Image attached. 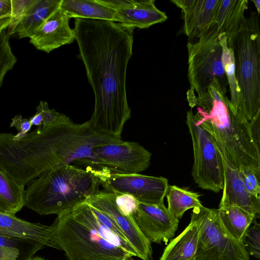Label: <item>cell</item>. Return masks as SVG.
<instances>
[{"label":"cell","instance_id":"cell-1","mask_svg":"<svg viewBox=\"0 0 260 260\" xmlns=\"http://www.w3.org/2000/svg\"><path fill=\"white\" fill-rule=\"evenodd\" d=\"M78 57L84 63L94 95L89 121L96 131L121 139L131 116L126 90L134 29L114 21L76 18L73 28Z\"/></svg>","mask_w":260,"mask_h":260},{"label":"cell","instance_id":"cell-2","mask_svg":"<svg viewBox=\"0 0 260 260\" xmlns=\"http://www.w3.org/2000/svg\"><path fill=\"white\" fill-rule=\"evenodd\" d=\"M122 141L96 131L89 120L77 123L60 113L50 124L39 126L18 141L7 136L2 152L12 178L25 185L43 173L89 159L97 145Z\"/></svg>","mask_w":260,"mask_h":260},{"label":"cell","instance_id":"cell-3","mask_svg":"<svg viewBox=\"0 0 260 260\" xmlns=\"http://www.w3.org/2000/svg\"><path fill=\"white\" fill-rule=\"evenodd\" d=\"M51 225L59 250L69 260H134L125 239L104 224L86 200L57 215Z\"/></svg>","mask_w":260,"mask_h":260},{"label":"cell","instance_id":"cell-4","mask_svg":"<svg viewBox=\"0 0 260 260\" xmlns=\"http://www.w3.org/2000/svg\"><path fill=\"white\" fill-rule=\"evenodd\" d=\"M196 124L211 135L232 166L260 169V152L252 140L249 122L234 109L226 95L211 86L196 96Z\"/></svg>","mask_w":260,"mask_h":260},{"label":"cell","instance_id":"cell-5","mask_svg":"<svg viewBox=\"0 0 260 260\" xmlns=\"http://www.w3.org/2000/svg\"><path fill=\"white\" fill-rule=\"evenodd\" d=\"M100 183L92 166L71 164L43 173L27 184L24 206L41 215H58L96 193Z\"/></svg>","mask_w":260,"mask_h":260},{"label":"cell","instance_id":"cell-6","mask_svg":"<svg viewBox=\"0 0 260 260\" xmlns=\"http://www.w3.org/2000/svg\"><path fill=\"white\" fill-rule=\"evenodd\" d=\"M259 15L251 13L236 34L227 40L233 51L238 88L237 111L248 121L260 111Z\"/></svg>","mask_w":260,"mask_h":260},{"label":"cell","instance_id":"cell-7","mask_svg":"<svg viewBox=\"0 0 260 260\" xmlns=\"http://www.w3.org/2000/svg\"><path fill=\"white\" fill-rule=\"evenodd\" d=\"M219 32L213 23L209 29L194 42H188L187 77L190 89L200 97L213 86L226 95L228 80L222 62V46Z\"/></svg>","mask_w":260,"mask_h":260},{"label":"cell","instance_id":"cell-8","mask_svg":"<svg viewBox=\"0 0 260 260\" xmlns=\"http://www.w3.org/2000/svg\"><path fill=\"white\" fill-rule=\"evenodd\" d=\"M198 228L194 260H249L241 243L232 238L222 225L216 209L203 205L191 214Z\"/></svg>","mask_w":260,"mask_h":260},{"label":"cell","instance_id":"cell-9","mask_svg":"<svg viewBox=\"0 0 260 260\" xmlns=\"http://www.w3.org/2000/svg\"><path fill=\"white\" fill-rule=\"evenodd\" d=\"M186 123L192 142L193 180L201 188L218 192L223 188L224 175L218 145L210 134L196 124L191 109L187 113Z\"/></svg>","mask_w":260,"mask_h":260},{"label":"cell","instance_id":"cell-10","mask_svg":"<svg viewBox=\"0 0 260 260\" xmlns=\"http://www.w3.org/2000/svg\"><path fill=\"white\" fill-rule=\"evenodd\" d=\"M92 167L104 189L131 194L140 202L164 204L169 185L167 178L139 173H119L103 167Z\"/></svg>","mask_w":260,"mask_h":260},{"label":"cell","instance_id":"cell-11","mask_svg":"<svg viewBox=\"0 0 260 260\" xmlns=\"http://www.w3.org/2000/svg\"><path fill=\"white\" fill-rule=\"evenodd\" d=\"M151 153L139 143L122 141L95 146L89 159L81 164L107 168L119 173H139L150 165Z\"/></svg>","mask_w":260,"mask_h":260},{"label":"cell","instance_id":"cell-12","mask_svg":"<svg viewBox=\"0 0 260 260\" xmlns=\"http://www.w3.org/2000/svg\"><path fill=\"white\" fill-rule=\"evenodd\" d=\"M87 203L108 215L118 228L125 239L136 250L138 257L152 260L151 242L136 224L134 217L126 216L118 209L113 192L99 190L86 199Z\"/></svg>","mask_w":260,"mask_h":260},{"label":"cell","instance_id":"cell-13","mask_svg":"<svg viewBox=\"0 0 260 260\" xmlns=\"http://www.w3.org/2000/svg\"><path fill=\"white\" fill-rule=\"evenodd\" d=\"M134 218L144 236L151 243L166 244L178 229L179 220L164 204L138 202Z\"/></svg>","mask_w":260,"mask_h":260},{"label":"cell","instance_id":"cell-14","mask_svg":"<svg viewBox=\"0 0 260 260\" xmlns=\"http://www.w3.org/2000/svg\"><path fill=\"white\" fill-rule=\"evenodd\" d=\"M116 10L118 22L134 29L147 28L167 20L165 12L155 5L154 0H102Z\"/></svg>","mask_w":260,"mask_h":260},{"label":"cell","instance_id":"cell-15","mask_svg":"<svg viewBox=\"0 0 260 260\" xmlns=\"http://www.w3.org/2000/svg\"><path fill=\"white\" fill-rule=\"evenodd\" d=\"M0 235L26 242L39 250L46 246L59 250L51 225L30 222L15 215L0 213Z\"/></svg>","mask_w":260,"mask_h":260},{"label":"cell","instance_id":"cell-16","mask_svg":"<svg viewBox=\"0 0 260 260\" xmlns=\"http://www.w3.org/2000/svg\"><path fill=\"white\" fill-rule=\"evenodd\" d=\"M219 150L223 161L224 181L219 208L238 207L252 214L256 219L259 218L260 197L254 196L247 191L239 170L228 161Z\"/></svg>","mask_w":260,"mask_h":260},{"label":"cell","instance_id":"cell-17","mask_svg":"<svg viewBox=\"0 0 260 260\" xmlns=\"http://www.w3.org/2000/svg\"><path fill=\"white\" fill-rule=\"evenodd\" d=\"M183 14V32L188 42L198 40L213 24L220 0H172Z\"/></svg>","mask_w":260,"mask_h":260},{"label":"cell","instance_id":"cell-18","mask_svg":"<svg viewBox=\"0 0 260 260\" xmlns=\"http://www.w3.org/2000/svg\"><path fill=\"white\" fill-rule=\"evenodd\" d=\"M69 18L59 7L44 22L29 43L47 53L75 40L73 29L69 25Z\"/></svg>","mask_w":260,"mask_h":260},{"label":"cell","instance_id":"cell-19","mask_svg":"<svg viewBox=\"0 0 260 260\" xmlns=\"http://www.w3.org/2000/svg\"><path fill=\"white\" fill-rule=\"evenodd\" d=\"M59 7L69 19L119 21L116 10L102 0H61Z\"/></svg>","mask_w":260,"mask_h":260},{"label":"cell","instance_id":"cell-20","mask_svg":"<svg viewBox=\"0 0 260 260\" xmlns=\"http://www.w3.org/2000/svg\"><path fill=\"white\" fill-rule=\"evenodd\" d=\"M248 6L247 0H220L213 23L219 34H225L227 40L232 38L239 29Z\"/></svg>","mask_w":260,"mask_h":260},{"label":"cell","instance_id":"cell-21","mask_svg":"<svg viewBox=\"0 0 260 260\" xmlns=\"http://www.w3.org/2000/svg\"><path fill=\"white\" fill-rule=\"evenodd\" d=\"M61 0H36L24 15L14 34L19 38H31L59 7Z\"/></svg>","mask_w":260,"mask_h":260},{"label":"cell","instance_id":"cell-22","mask_svg":"<svg viewBox=\"0 0 260 260\" xmlns=\"http://www.w3.org/2000/svg\"><path fill=\"white\" fill-rule=\"evenodd\" d=\"M198 236L197 225L191 219L184 230L168 244L160 260H194Z\"/></svg>","mask_w":260,"mask_h":260},{"label":"cell","instance_id":"cell-23","mask_svg":"<svg viewBox=\"0 0 260 260\" xmlns=\"http://www.w3.org/2000/svg\"><path fill=\"white\" fill-rule=\"evenodd\" d=\"M217 210L224 229L232 238L241 243L245 232L256 219L254 216L235 206L219 208Z\"/></svg>","mask_w":260,"mask_h":260},{"label":"cell","instance_id":"cell-24","mask_svg":"<svg viewBox=\"0 0 260 260\" xmlns=\"http://www.w3.org/2000/svg\"><path fill=\"white\" fill-rule=\"evenodd\" d=\"M25 185L0 170V213L15 215L24 206Z\"/></svg>","mask_w":260,"mask_h":260},{"label":"cell","instance_id":"cell-25","mask_svg":"<svg viewBox=\"0 0 260 260\" xmlns=\"http://www.w3.org/2000/svg\"><path fill=\"white\" fill-rule=\"evenodd\" d=\"M200 196L197 192L176 185H169L166 194L167 208L174 217L179 220L187 210L202 205Z\"/></svg>","mask_w":260,"mask_h":260},{"label":"cell","instance_id":"cell-26","mask_svg":"<svg viewBox=\"0 0 260 260\" xmlns=\"http://www.w3.org/2000/svg\"><path fill=\"white\" fill-rule=\"evenodd\" d=\"M218 39L222 46V62L230 91V102L234 109L237 111L238 88L235 75L233 51L228 46L227 38L225 34H219Z\"/></svg>","mask_w":260,"mask_h":260},{"label":"cell","instance_id":"cell-27","mask_svg":"<svg viewBox=\"0 0 260 260\" xmlns=\"http://www.w3.org/2000/svg\"><path fill=\"white\" fill-rule=\"evenodd\" d=\"M9 38L7 29L0 33V88L6 74L13 69L17 61L12 51Z\"/></svg>","mask_w":260,"mask_h":260},{"label":"cell","instance_id":"cell-28","mask_svg":"<svg viewBox=\"0 0 260 260\" xmlns=\"http://www.w3.org/2000/svg\"><path fill=\"white\" fill-rule=\"evenodd\" d=\"M245 232L241 244L249 255L260 258V225L255 219Z\"/></svg>","mask_w":260,"mask_h":260},{"label":"cell","instance_id":"cell-29","mask_svg":"<svg viewBox=\"0 0 260 260\" xmlns=\"http://www.w3.org/2000/svg\"><path fill=\"white\" fill-rule=\"evenodd\" d=\"M35 1L11 0V10L10 24L8 28V32L9 36L14 34L16 28Z\"/></svg>","mask_w":260,"mask_h":260},{"label":"cell","instance_id":"cell-30","mask_svg":"<svg viewBox=\"0 0 260 260\" xmlns=\"http://www.w3.org/2000/svg\"><path fill=\"white\" fill-rule=\"evenodd\" d=\"M238 170L247 191L254 196L260 197V169L244 166Z\"/></svg>","mask_w":260,"mask_h":260},{"label":"cell","instance_id":"cell-31","mask_svg":"<svg viewBox=\"0 0 260 260\" xmlns=\"http://www.w3.org/2000/svg\"><path fill=\"white\" fill-rule=\"evenodd\" d=\"M113 192L115 202L119 211L126 216L134 217L139 201L131 194Z\"/></svg>","mask_w":260,"mask_h":260},{"label":"cell","instance_id":"cell-32","mask_svg":"<svg viewBox=\"0 0 260 260\" xmlns=\"http://www.w3.org/2000/svg\"><path fill=\"white\" fill-rule=\"evenodd\" d=\"M10 126L15 127L18 132L16 135L13 134V139L18 141L29 132L32 125L29 119L23 118L21 115H17L12 119Z\"/></svg>","mask_w":260,"mask_h":260},{"label":"cell","instance_id":"cell-33","mask_svg":"<svg viewBox=\"0 0 260 260\" xmlns=\"http://www.w3.org/2000/svg\"><path fill=\"white\" fill-rule=\"evenodd\" d=\"M40 110L43 116V126H47L53 122L58 117L60 113L54 109H50L48 104L46 102L40 101L39 105L36 107Z\"/></svg>","mask_w":260,"mask_h":260},{"label":"cell","instance_id":"cell-34","mask_svg":"<svg viewBox=\"0 0 260 260\" xmlns=\"http://www.w3.org/2000/svg\"><path fill=\"white\" fill-rule=\"evenodd\" d=\"M249 128L253 142L260 152V111L249 121Z\"/></svg>","mask_w":260,"mask_h":260},{"label":"cell","instance_id":"cell-35","mask_svg":"<svg viewBox=\"0 0 260 260\" xmlns=\"http://www.w3.org/2000/svg\"><path fill=\"white\" fill-rule=\"evenodd\" d=\"M20 250L15 247L0 246V260H18Z\"/></svg>","mask_w":260,"mask_h":260},{"label":"cell","instance_id":"cell-36","mask_svg":"<svg viewBox=\"0 0 260 260\" xmlns=\"http://www.w3.org/2000/svg\"><path fill=\"white\" fill-rule=\"evenodd\" d=\"M24 245H31L35 247L26 242L0 235V246L15 247L20 249V248L22 247Z\"/></svg>","mask_w":260,"mask_h":260},{"label":"cell","instance_id":"cell-37","mask_svg":"<svg viewBox=\"0 0 260 260\" xmlns=\"http://www.w3.org/2000/svg\"><path fill=\"white\" fill-rule=\"evenodd\" d=\"M11 10V0H0V17L10 15Z\"/></svg>","mask_w":260,"mask_h":260},{"label":"cell","instance_id":"cell-38","mask_svg":"<svg viewBox=\"0 0 260 260\" xmlns=\"http://www.w3.org/2000/svg\"><path fill=\"white\" fill-rule=\"evenodd\" d=\"M36 114L31 117L29 120L32 125L40 126L42 125L43 116L40 110L36 108Z\"/></svg>","mask_w":260,"mask_h":260},{"label":"cell","instance_id":"cell-39","mask_svg":"<svg viewBox=\"0 0 260 260\" xmlns=\"http://www.w3.org/2000/svg\"><path fill=\"white\" fill-rule=\"evenodd\" d=\"M10 15L0 17V33L8 29L10 24Z\"/></svg>","mask_w":260,"mask_h":260},{"label":"cell","instance_id":"cell-40","mask_svg":"<svg viewBox=\"0 0 260 260\" xmlns=\"http://www.w3.org/2000/svg\"><path fill=\"white\" fill-rule=\"evenodd\" d=\"M254 4L256 8V12L259 15L260 13V0H252L251 1Z\"/></svg>","mask_w":260,"mask_h":260},{"label":"cell","instance_id":"cell-41","mask_svg":"<svg viewBox=\"0 0 260 260\" xmlns=\"http://www.w3.org/2000/svg\"><path fill=\"white\" fill-rule=\"evenodd\" d=\"M23 260H46L44 258L40 256H32Z\"/></svg>","mask_w":260,"mask_h":260}]
</instances>
